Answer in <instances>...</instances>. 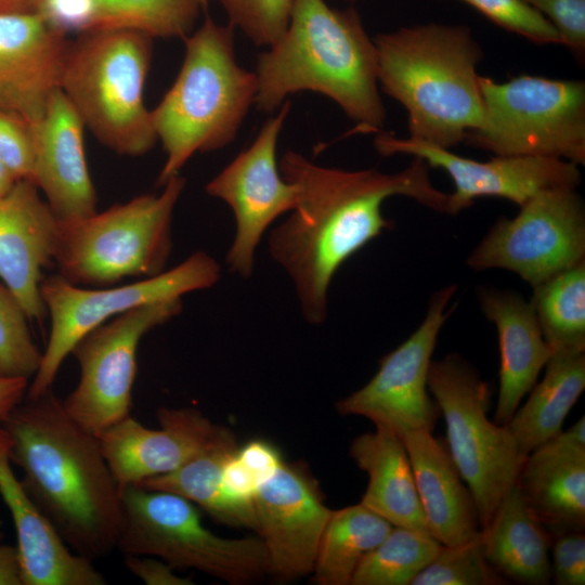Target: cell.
I'll return each instance as SVG.
<instances>
[{
    "label": "cell",
    "instance_id": "cell-40",
    "mask_svg": "<svg viewBox=\"0 0 585 585\" xmlns=\"http://www.w3.org/2000/svg\"><path fill=\"white\" fill-rule=\"evenodd\" d=\"M551 581L556 585L585 584V535L581 531L551 537Z\"/></svg>",
    "mask_w": 585,
    "mask_h": 585
},
{
    "label": "cell",
    "instance_id": "cell-12",
    "mask_svg": "<svg viewBox=\"0 0 585 585\" xmlns=\"http://www.w3.org/2000/svg\"><path fill=\"white\" fill-rule=\"evenodd\" d=\"M585 262V207L576 187L541 191L511 219L500 218L470 252L474 271L502 269L532 288Z\"/></svg>",
    "mask_w": 585,
    "mask_h": 585
},
{
    "label": "cell",
    "instance_id": "cell-11",
    "mask_svg": "<svg viewBox=\"0 0 585 585\" xmlns=\"http://www.w3.org/2000/svg\"><path fill=\"white\" fill-rule=\"evenodd\" d=\"M220 272L218 261L200 250L168 271L120 286L87 288L58 274L43 278L40 292L51 328L26 396H39L52 388L64 360L90 330L134 308L209 288L219 281Z\"/></svg>",
    "mask_w": 585,
    "mask_h": 585
},
{
    "label": "cell",
    "instance_id": "cell-37",
    "mask_svg": "<svg viewBox=\"0 0 585 585\" xmlns=\"http://www.w3.org/2000/svg\"><path fill=\"white\" fill-rule=\"evenodd\" d=\"M498 27L537 44H561L554 26L525 0H460Z\"/></svg>",
    "mask_w": 585,
    "mask_h": 585
},
{
    "label": "cell",
    "instance_id": "cell-27",
    "mask_svg": "<svg viewBox=\"0 0 585 585\" xmlns=\"http://www.w3.org/2000/svg\"><path fill=\"white\" fill-rule=\"evenodd\" d=\"M484 558L505 580L525 585L551 581V535L512 486L480 530Z\"/></svg>",
    "mask_w": 585,
    "mask_h": 585
},
{
    "label": "cell",
    "instance_id": "cell-21",
    "mask_svg": "<svg viewBox=\"0 0 585 585\" xmlns=\"http://www.w3.org/2000/svg\"><path fill=\"white\" fill-rule=\"evenodd\" d=\"M84 125L57 89L32 125L35 164L31 182L60 222L96 212V192L84 148Z\"/></svg>",
    "mask_w": 585,
    "mask_h": 585
},
{
    "label": "cell",
    "instance_id": "cell-1",
    "mask_svg": "<svg viewBox=\"0 0 585 585\" xmlns=\"http://www.w3.org/2000/svg\"><path fill=\"white\" fill-rule=\"evenodd\" d=\"M285 180L298 192L289 217L268 240L269 252L291 278L303 317L311 324L327 318L328 291L339 268L355 252L391 230L382 213L392 196H406L447 213L448 194L437 190L420 157L404 170H343L316 165L287 151L278 161Z\"/></svg>",
    "mask_w": 585,
    "mask_h": 585
},
{
    "label": "cell",
    "instance_id": "cell-2",
    "mask_svg": "<svg viewBox=\"0 0 585 585\" xmlns=\"http://www.w3.org/2000/svg\"><path fill=\"white\" fill-rule=\"evenodd\" d=\"M22 484L66 546L91 561L117 550L120 489L98 437L52 391L25 399L2 422Z\"/></svg>",
    "mask_w": 585,
    "mask_h": 585
},
{
    "label": "cell",
    "instance_id": "cell-23",
    "mask_svg": "<svg viewBox=\"0 0 585 585\" xmlns=\"http://www.w3.org/2000/svg\"><path fill=\"white\" fill-rule=\"evenodd\" d=\"M11 438L0 424V495L17 537L23 585H105L93 561L73 552L16 478L10 458Z\"/></svg>",
    "mask_w": 585,
    "mask_h": 585
},
{
    "label": "cell",
    "instance_id": "cell-5",
    "mask_svg": "<svg viewBox=\"0 0 585 585\" xmlns=\"http://www.w3.org/2000/svg\"><path fill=\"white\" fill-rule=\"evenodd\" d=\"M181 68L152 109L153 127L166 153L157 183L164 185L196 153L229 145L255 103V72L235 57L234 28L207 15L184 39Z\"/></svg>",
    "mask_w": 585,
    "mask_h": 585
},
{
    "label": "cell",
    "instance_id": "cell-10",
    "mask_svg": "<svg viewBox=\"0 0 585 585\" xmlns=\"http://www.w3.org/2000/svg\"><path fill=\"white\" fill-rule=\"evenodd\" d=\"M428 389L446 426V446L476 500L483 528L515 486L525 455L506 425L487 416L491 389L461 355L431 361Z\"/></svg>",
    "mask_w": 585,
    "mask_h": 585
},
{
    "label": "cell",
    "instance_id": "cell-13",
    "mask_svg": "<svg viewBox=\"0 0 585 585\" xmlns=\"http://www.w3.org/2000/svg\"><path fill=\"white\" fill-rule=\"evenodd\" d=\"M182 311V298L144 304L87 333L73 348L80 376L62 400L65 411L98 435L131 415L141 339Z\"/></svg>",
    "mask_w": 585,
    "mask_h": 585
},
{
    "label": "cell",
    "instance_id": "cell-26",
    "mask_svg": "<svg viewBox=\"0 0 585 585\" xmlns=\"http://www.w3.org/2000/svg\"><path fill=\"white\" fill-rule=\"evenodd\" d=\"M349 452L368 476L361 503L393 526L430 535L403 438L389 429L375 427V431L354 438Z\"/></svg>",
    "mask_w": 585,
    "mask_h": 585
},
{
    "label": "cell",
    "instance_id": "cell-22",
    "mask_svg": "<svg viewBox=\"0 0 585 585\" xmlns=\"http://www.w3.org/2000/svg\"><path fill=\"white\" fill-rule=\"evenodd\" d=\"M515 486L551 537L585 530V417L530 452Z\"/></svg>",
    "mask_w": 585,
    "mask_h": 585
},
{
    "label": "cell",
    "instance_id": "cell-47",
    "mask_svg": "<svg viewBox=\"0 0 585 585\" xmlns=\"http://www.w3.org/2000/svg\"><path fill=\"white\" fill-rule=\"evenodd\" d=\"M31 0H0V13L30 11Z\"/></svg>",
    "mask_w": 585,
    "mask_h": 585
},
{
    "label": "cell",
    "instance_id": "cell-6",
    "mask_svg": "<svg viewBox=\"0 0 585 585\" xmlns=\"http://www.w3.org/2000/svg\"><path fill=\"white\" fill-rule=\"evenodd\" d=\"M153 39L120 28L79 32L66 49L58 89L105 147L142 156L157 142L144 92Z\"/></svg>",
    "mask_w": 585,
    "mask_h": 585
},
{
    "label": "cell",
    "instance_id": "cell-18",
    "mask_svg": "<svg viewBox=\"0 0 585 585\" xmlns=\"http://www.w3.org/2000/svg\"><path fill=\"white\" fill-rule=\"evenodd\" d=\"M157 419L160 428L150 429L129 415L96 435L121 493L178 469L223 429L195 407H159Z\"/></svg>",
    "mask_w": 585,
    "mask_h": 585
},
{
    "label": "cell",
    "instance_id": "cell-45",
    "mask_svg": "<svg viewBox=\"0 0 585 585\" xmlns=\"http://www.w3.org/2000/svg\"><path fill=\"white\" fill-rule=\"evenodd\" d=\"M29 380L25 378L0 377V424L25 399Z\"/></svg>",
    "mask_w": 585,
    "mask_h": 585
},
{
    "label": "cell",
    "instance_id": "cell-34",
    "mask_svg": "<svg viewBox=\"0 0 585 585\" xmlns=\"http://www.w3.org/2000/svg\"><path fill=\"white\" fill-rule=\"evenodd\" d=\"M28 316L14 294L0 284V377L30 380L42 352L35 343Z\"/></svg>",
    "mask_w": 585,
    "mask_h": 585
},
{
    "label": "cell",
    "instance_id": "cell-19",
    "mask_svg": "<svg viewBox=\"0 0 585 585\" xmlns=\"http://www.w3.org/2000/svg\"><path fill=\"white\" fill-rule=\"evenodd\" d=\"M68 43L36 12L0 13V109L37 122L58 89Z\"/></svg>",
    "mask_w": 585,
    "mask_h": 585
},
{
    "label": "cell",
    "instance_id": "cell-50",
    "mask_svg": "<svg viewBox=\"0 0 585 585\" xmlns=\"http://www.w3.org/2000/svg\"><path fill=\"white\" fill-rule=\"evenodd\" d=\"M346 1H348V2H355V1H358V0H346Z\"/></svg>",
    "mask_w": 585,
    "mask_h": 585
},
{
    "label": "cell",
    "instance_id": "cell-44",
    "mask_svg": "<svg viewBox=\"0 0 585 585\" xmlns=\"http://www.w3.org/2000/svg\"><path fill=\"white\" fill-rule=\"evenodd\" d=\"M236 453L227 459L223 468L222 481L224 490L236 500L253 503V494L258 482L239 461Z\"/></svg>",
    "mask_w": 585,
    "mask_h": 585
},
{
    "label": "cell",
    "instance_id": "cell-31",
    "mask_svg": "<svg viewBox=\"0 0 585 585\" xmlns=\"http://www.w3.org/2000/svg\"><path fill=\"white\" fill-rule=\"evenodd\" d=\"M531 303L551 354L585 353V262L533 287Z\"/></svg>",
    "mask_w": 585,
    "mask_h": 585
},
{
    "label": "cell",
    "instance_id": "cell-32",
    "mask_svg": "<svg viewBox=\"0 0 585 585\" xmlns=\"http://www.w3.org/2000/svg\"><path fill=\"white\" fill-rule=\"evenodd\" d=\"M209 0H87L83 29L120 28L154 38L187 37Z\"/></svg>",
    "mask_w": 585,
    "mask_h": 585
},
{
    "label": "cell",
    "instance_id": "cell-15",
    "mask_svg": "<svg viewBox=\"0 0 585 585\" xmlns=\"http://www.w3.org/2000/svg\"><path fill=\"white\" fill-rule=\"evenodd\" d=\"M290 103L268 119L253 142L206 185V193L233 211L236 231L226 255L230 270L250 277L256 249L268 227L297 205L296 186L285 180L276 159L280 132Z\"/></svg>",
    "mask_w": 585,
    "mask_h": 585
},
{
    "label": "cell",
    "instance_id": "cell-35",
    "mask_svg": "<svg viewBox=\"0 0 585 585\" xmlns=\"http://www.w3.org/2000/svg\"><path fill=\"white\" fill-rule=\"evenodd\" d=\"M505 578L483 556L480 533L458 545H442L412 585H500Z\"/></svg>",
    "mask_w": 585,
    "mask_h": 585
},
{
    "label": "cell",
    "instance_id": "cell-16",
    "mask_svg": "<svg viewBox=\"0 0 585 585\" xmlns=\"http://www.w3.org/2000/svg\"><path fill=\"white\" fill-rule=\"evenodd\" d=\"M374 146L382 156L412 155L447 172L455 186L448 194L447 214L459 213L480 197L505 198L520 207L541 191L557 186L577 187L582 180L577 165L558 158L495 156L479 161L458 156L447 148L381 131L377 132Z\"/></svg>",
    "mask_w": 585,
    "mask_h": 585
},
{
    "label": "cell",
    "instance_id": "cell-42",
    "mask_svg": "<svg viewBox=\"0 0 585 585\" xmlns=\"http://www.w3.org/2000/svg\"><path fill=\"white\" fill-rule=\"evenodd\" d=\"M126 568L146 585H192L191 577L174 573V568L164 560L152 556L126 555Z\"/></svg>",
    "mask_w": 585,
    "mask_h": 585
},
{
    "label": "cell",
    "instance_id": "cell-29",
    "mask_svg": "<svg viewBox=\"0 0 585 585\" xmlns=\"http://www.w3.org/2000/svg\"><path fill=\"white\" fill-rule=\"evenodd\" d=\"M544 368L542 380L506 425L525 456L562 431L585 389V353L551 354Z\"/></svg>",
    "mask_w": 585,
    "mask_h": 585
},
{
    "label": "cell",
    "instance_id": "cell-14",
    "mask_svg": "<svg viewBox=\"0 0 585 585\" xmlns=\"http://www.w3.org/2000/svg\"><path fill=\"white\" fill-rule=\"evenodd\" d=\"M452 284L435 291L417 329L379 362V368L362 388L341 399L336 410L343 416H362L375 427L400 437L427 429L433 431L441 415L428 389V372L439 334L455 306Z\"/></svg>",
    "mask_w": 585,
    "mask_h": 585
},
{
    "label": "cell",
    "instance_id": "cell-24",
    "mask_svg": "<svg viewBox=\"0 0 585 585\" xmlns=\"http://www.w3.org/2000/svg\"><path fill=\"white\" fill-rule=\"evenodd\" d=\"M479 302L495 324L499 348V389L495 422L507 425L551 356L531 301L511 290L482 288Z\"/></svg>",
    "mask_w": 585,
    "mask_h": 585
},
{
    "label": "cell",
    "instance_id": "cell-36",
    "mask_svg": "<svg viewBox=\"0 0 585 585\" xmlns=\"http://www.w3.org/2000/svg\"><path fill=\"white\" fill-rule=\"evenodd\" d=\"M214 1L225 11L229 24L234 29H240L260 47H270L283 35L289 23L295 2V0Z\"/></svg>",
    "mask_w": 585,
    "mask_h": 585
},
{
    "label": "cell",
    "instance_id": "cell-17",
    "mask_svg": "<svg viewBox=\"0 0 585 585\" xmlns=\"http://www.w3.org/2000/svg\"><path fill=\"white\" fill-rule=\"evenodd\" d=\"M252 500L270 573L283 581L312 573L332 509L310 471L300 463L284 461L258 483Z\"/></svg>",
    "mask_w": 585,
    "mask_h": 585
},
{
    "label": "cell",
    "instance_id": "cell-30",
    "mask_svg": "<svg viewBox=\"0 0 585 585\" xmlns=\"http://www.w3.org/2000/svg\"><path fill=\"white\" fill-rule=\"evenodd\" d=\"M392 528L362 503L332 510L320 541L313 581L318 585H351L361 561Z\"/></svg>",
    "mask_w": 585,
    "mask_h": 585
},
{
    "label": "cell",
    "instance_id": "cell-7",
    "mask_svg": "<svg viewBox=\"0 0 585 585\" xmlns=\"http://www.w3.org/2000/svg\"><path fill=\"white\" fill-rule=\"evenodd\" d=\"M185 178L73 222H60L53 263L78 286L108 287L164 272L172 249V218Z\"/></svg>",
    "mask_w": 585,
    "mask_h": 585
},
{
    "label": "cell",
    "instance_id": "cell-9",
    "mask_svg": "<svg viewBox=\"0 0 585 585\" xmlns=\"http://www.w3.org/2000/svg\"><path fill=\"white\" fill-rule=\"evenodd\" d=\"M481 126L465 143L496 156L585 162V82L520 75L505 82L479 76Z\"/></svg>",
    "mask_w": 585,
    "mask_h": 585
},
{
    "label": "cell",
    "instance_id": "cell-4",
    "mask_svg": "<svg viewBox=\"0 0 585 585\" xmlns=\"http://www.w3.org/2000/svg\"><path fill=\"white\" fill-rule=\"evenodd\" d=\"M373 40L378 84L406 109L411 139L450 150L481 126L483 52L470 28L430 23Z\"/></svg>",
    "mask_w": 585,
    "mask_h": 585
},
{
    "label": "cell",
    "instance_id": "cell-39",
    "mask_svg": "<svg viewBox=\"0 0 585 585\" xmlns=\"http://www.w3.org/2000/svg\"><path fill=\"white\" fill-rule=\"evenodd\" d=\"M557 30L561 44L580 61L585 56V0H525Z\"/></svg>",
    "mask_w": 585,
    "mask_h": 585
},
{
    "label": "cell",
    "instance_id": "cell-8",
    "mask_svg": "<svg viewBox=\"0 0 585 585\" xmlns=\"http://www.w3.org/2000/svg\"><path fill=\"white\" fill-rule=\"evenodd\" d=\"M117 549L159 558L174 569H195L230 584H248L270 573L260 537L227 538L208 530L195 504L161 490L129 486L121 493Z\"/></svg>",
    "mask_w": 585,
    "mask_h": 585
},
{
    "label": "cell",
    "instance_id": "cell-28",
    "mask_svg": "<svg viewBox=\"0 0 585 585\" xmlns=\"http://www.w3.org/2000/svg\"><path fill=\"white\" fill-rule=\"evenodd\" d=\"M237 450L234 433L223 427L208 446L181 467L150 478L138 486L179 494L221 523L257 532L253 503L232 498L223 486L224 465Z\"/></svg>",
    "mask_w": 585,
    "mask_h": 585
},
{
    "label": "cell",
    "instance_id": "cell-38",
    "mask_svg": "<svg viewBox=\"0 0 585 585\" xmlns=\"http://www.w3.org/2000/svg\"><path fill=\"white\" fill-rule=\"evenodd\" d=\"M0 161L16 180L31 181L35 164L32 125L1 109Z\"/></svg>",
    "mask_w": 585,
    "mask_h": 585
},
{
    "label": "cell",
    "instance_id": "cell-46",
    "mask_svg": "<svg viewBox=\"0 0 585 585\" xmlns=\"http://www.w3.org/2000/svg\"><path fill=\"white\" fill-rule=\"evenodd\" d=\"M0 585H23L17 546L0 545Z\"/></svg>",
    "mask_w": 585,
    "mask_h": 585
},
{
    "label": "cell",
    "instance_id": "cell-3",
    "mask_svg": "<svg viewBox=\"0 0 585 585\" xmlns=\"http://www.w3.org/2000/svg\"><path fill=\"white\" fill-rule=\"evenodd\" d=\"M255 74V104L262 112L282 106L289 94L312 91L337 103L358 131L377 133L385 123L376 47L354 8L295 0L286 30L258 56Z\"/></svg>",
    "mask_w": 585,
    "mask_h": 585
},
{
    "label": "cell",
    "instance_id": "cell-48",
    "mask_svg": "<svg viewBox=\"0 0 585 585\" xmlns=\"http://www.w3.org/2000/svg\"><path fill=\"white\" fill-rule=\"evenodd\" d=\"M17 180L6 169V167L0 161V195L5 194Z\"/></svg>",
    "mask_w": 585,
    "mask_h": 585
},
{
    "label": "cell",
    "instance_id": "cell-43",
    "mask_svg": "<svg viewBox=\"0 0 585 585\" xmlns=\"http://www.w3.org/2000/svg\"><path fill=\"white\" fill-rule=\"evenodd\" d=\"M236 455L258 483L273 474L284 463L276 447L264 440L247 442L237 450Z\"/></svg>",
    "mask_w": 585,
    "mask_h": 585
},
{
    "label": "cell",
    "instance_id": "cell-33",
    "mask_svg": "<svg viewBox=\"0 0 585 585\" xmlns=\"http://www.w3.org/2000/svg\"><path fill=\"white\" fill-rule=\"evenodd\" d=\"M440 546L441 543L429 534L393 526L361 561L351 585H412Z\"/></svg>",
    "mask_w": 585,
    "mask_h": 585
},
{
    "label": "cell",
    "instance_id": "cell-25",
    "mask_svg": "<svg viewBox=\"0 0 585 585\" xmlns=\"http://www.w3.org/2000/svg\"><path fill=\"white\" fill-rule=\"evenodd\" d=\"M429 533L442 545H458L479 535L473 495L454 464L446 443L431 430L403 437Z\"/></svg>",
    "mask_w": 585,
    "mask_h": 585
},
{
    "label": "cell",
    "instance_id": "cell-49",
    "mask_svg": "<svg viewBox=\"0 0 585 585\" xmlns=\"http://www.w3.org/2000/svg\"><path fill=\"white\" fill-rule=\"evenodd\" d=\"M3 538V531H2V522L0 520V542L2 541Z\"/></svg>",
    "mask_w": 585,
    "mask_h": 585
},
{
    "label": "cell",
    "instance_id": "cell-41",
    "mask_svg": "<svg viewBox=\"0 0 585 585\" xmlns=\"http://www.w3.org/2000/svg\"><path fill=\"white\" fill-rule=\"evenodd\" d=\"M31 12L40 14L65 34L81 32L87 24V0H31Z\"/></svg>",
    "mask_w": 585,
    "mask_h": 585
},
{
    "label": "cell",
    "instance_id": "cell-20",
    "mask_svg": "<svg viewBox=\"0 0 585 585\" xmlns=\"http://www.w3.org/2000/svg\"><path fill=\"white\" fill-rule=\"evenodd\" d=\"M60 221L28 180L0 195V278L29 321L41 323L47 309L40 292L42 271L53 263Z\"/></svg>",
    "mask_w": 585,
    "mask_h": 585
}]
</instances>
